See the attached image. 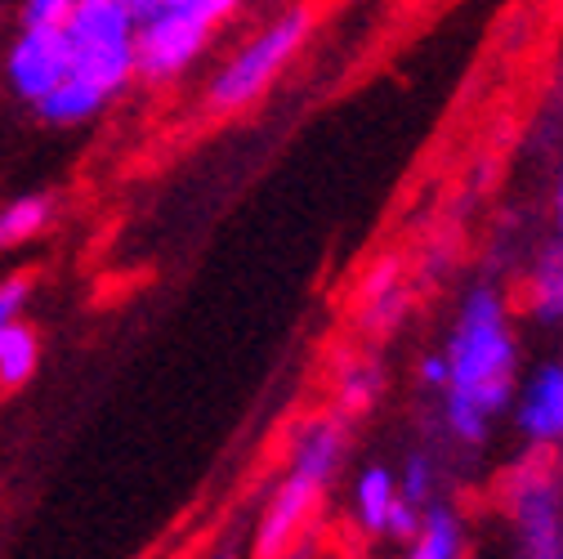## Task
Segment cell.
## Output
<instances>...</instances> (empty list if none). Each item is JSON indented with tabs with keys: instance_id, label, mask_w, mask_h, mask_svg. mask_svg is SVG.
<instances>
[{
	"instance_id": "obj_25",
	"label": "cell",
	"mask_w": 563,
	"mask_h": 559,
	"mask_svg": "<svg viewBox=\"0 0 563 559\" xmlns=\"http://www.w3.org/2000/svg\"><path fill=\"white\" fill-rule=\"evenodd\" d=\"M554 224H559V246H563V184H559V197H554Z\"/></svg>"
},
{
	"instance_id": "obj_3",
	"label": "cell",
	"mask_w": 563,
	"mask_h": 559,
	"mask_svg": "<svg viewBox=\"0 0 563 559\" xmlns=\"http://www.w3.org/2000/svg\"><path fill=\"white\" fill-rule=\"evenodd\" d=\"M134 10L130 0H81L63 23L73 45V73L95 81L108 99L139 81L134 73Z\"/></svg>"
},
{
	"instance_id": "obj_22",
	"label": "cell",
	"mask_w": 563,
	"mask_h": 559,
	"mask_svg": "<svg viewBox=\"0 0 563 559\" xmlns=\"http://www.w3.org/2000/svg\"><path fill=\"white\" fill-rule=\"evenodd\" d=\"M77 6L81 0H23V23L27 28H63Z\"/></svg>"
},
{
	"instance_id": "obj_10",
	"label": "cell",
	"mask_w": 563,
	"mask_h": 559,
	"mask_svg": "<svg viewBox=\"0 0 563 559\" xmlns=\"http://www.w3.org/2000/svg\"><path fill=\"white\" fill-rule=\"evenodd\" d=\"M103 108H108V95H103L95 81L67 73V77L36 103V117L49 121V125H81V121L99 117Z\"/></svg>"
},
{
	"instance_id": "obj_5",
	"label": "cell",
	"mask_w": 563,
	"mask_h": 559,
	"mask_svg": "<svg viewBox=\"0 0 563 559\" xmlns=\"http://www.w3.org/2000/svg\"><path fill=\"white\" fill-rule=\"evenodd\" d=\"M67 73H73V45L63 28H27L14 36L5 54V81L23 103H41Z\"/></svg>"
},
{
	"instance_id": "obj_15",
	"label": "cell",
	"mask_w": 563,
	"mask_h": 559,
	"mask_svg": "<svg viewBox=\"0 0 563 559\" xmlns=\"http://www.w3.org/2000/svg\"><path fill=\"white\" fill-rule=\"evenodd\" d=\"M532 314L541 322H563V246L545 251L532 273Z\"/></svg>"
},
{
	"instance_id": "obj_2",
	"label": "cell",
	"mask_w": 563,
	"mask_h": 559,
	"mask_svg": "<svg viewBox=\"0 0 563 559\" xmlns=\"http://www.w3.org/2000/svg\"><path fill=\"white\" fill-rule=\"evenodd\" d=\"M309 32H313V10L309 6H291L287 14H277L264 32H255L220 67V73L206 81V108L216 112V117H229V112L251 108L277 81V73H287V63L309 41Z\"/></svg>"
},
{
	"instance_id": "obj_1",
	"label": "cell",
	"mask_w": 563,
	"mask_h": 559,
	"mask_svg": "<svg viewBox=\"0 0 563 559\" xmlns=\"http://www.w3.org/2000/svg\"><path fill=\"white\" fill-rule=\"evenodd\" d=\"M448 403L443 416L456 439L483 443L492 416H501L515 398V336L506 300L492 287H474L461 300V322L448 340Z\"/></svg>"
},
{
	"instance_id": "obj_24",
	"label": "cell",
	"mask_w": 563,
	"mask_h": 559,
	"mask_svg": "<svg viewBox=\"0 0 563 559\" xmlns=\"http://www.w3.org/2000/svg\"><path fill=\"white\" fill-rule=\"evenodd\" d=\"M420 381L434 385V390H448V354H434L420 363Z\"/></svg>"
},
{
	"instance_id": "obj_8",
	"label": "cell",
	"mask_w": 563,
	"mask_h": 559,
	"mask_svg": "<svg viewBox=\"0 0 563 559\" xmlns=\"http://www.w3.org/2000/svg\"><path fill=\"white\" fill-rule=\"evenodd\" d=\"M344 457H349V430L335 421V416H305V421L287 435V470L305 474L322 487L335 483Z\"/></svg>"
},
{
	"instance_id": "obj_17",
	"label": "cell",
	"mask_w": 563,
	"mask_h": 559,
	"mask_svg": "<svg viewBox=\"0 0 563 559\" xmlns=\"http://www.w3.org/2000/svg\"><path fill=\"white\" fill-rule=\"evenodd\" d=\"M376 394H380L376 368L358 363V368H344V372H340V412H344V416L367 412V407L376 403Z\"/></svg>"
},
{
	"instance_id": "obj_13",
	"label": "cell",
	"mask_w": 563,
	"mask_h": 559,
	"mask_svg": "<svg viewBox=\"0 0 563 559\" xmlns=\"http://www.w3.org/2000/svg\"><path fill=\"white\" fill-rule=\"evenodd\" d=\"M41 368V336L23 318L0 331V390H23Z\"/></svg>"
},
{
	"instance_id": "obj_19",
	"label": "cell",
	"mask_w": 563,
	"mask_h": 559,
	"mask_svg": "<svg viewBox=\"0 0 563 559\" xmlns=\"http://www.w3.org/2000/svg\"><path fill=\"white\" fill-rule=\"evenodd\" d=\"M398 277H402V260L398 255H376L363 277H358V300H372V296H385L398 287Z\"/></svg>"
},
{
	"instance_id": "obj_6",
	"label": "cell",
	"mask_w": 563,
	"mask_h": 559,
	"mask_svg": "<svg viewBox=\"0 0 563 559\" xmlns=\"http://www.w3.org/2000/svg\"><path fill=\"white\" fill-rule=\"evenodd\" d=\"M510 515L528 555H563V502L545 465H523L510 479Z\"/></svg>"
},
{
	"instance_id": "obj_16",
	"label": "cell",
	"mask_w": 563,
	"mask_h": 559,
	"mask_svg": "<svg viewBox=\"0 0 563 559\" xmlns=\"http://www.w3.org/2000/svg\"><path fill=\"white\" fill-rule=\"evenodd\" d=\"M130 10H134V23H144L157 10H175V14H192L210 28H220L224 19H233L242 10V0H130Z\"/></svg>"
},
{
	"instance_id": "obj_11",
	"label": "cell",
	"mask_w": 563,
	"mask_h": 559,
	"mask_svg": "<svg viewBox=\"0 0 563 559\" xmlns=\"http://www.w3.org/2000/svg\"><path fill=\"white\" fill-rule=\"evenodd\" d=\"M407 550L416 559H456V555H465V524H461V515L452 506L430 502L426 511H420V528L407 541Z\"/></svg>"
},
{
	"instance_id": "obj_9",
	"label": "cell",
	"mask_w": 563,
	"mask_h": 559,
	"mask_svg": "<svg viewBox=\"0 0 563 559\" xmlns=\"http://www.w3.org/2000/svg\"><path fill=\"white\" fill-rule=\"evenodd\" d=\"M515 421L537 448L563 443V363H545L528 376L515 403Z\"/></svg>"
},
{
	"instance_id": "obj_14",
	"label": "cell",
	"mask_w": 563,
	"mask_h": 559,
	"mask_svg": "<svg viewBox=\"0 0 563 559\" xmlns=\"http://www.w3.org/2000/svg\"><path fill=\"white\" fill-rule=\"evenodd\" d=\"M54 220V201L45 193H27L0 206V251H14L23 242H32L36 233H45Z\"/></svg>"
},
{
	"instance_id": "obj_18",
	"label": "cell",
	"mask_w": 563,
	"mask_h": 559,
	"mask_svg": "<svg viewBox=\"0 0 563 559\" xmlns=\"http://www.w3.org/2000/svg\"><path fill=\"white\" fill-rule=\"evenodd\" d=\"M402 314H407V292H402V287H394V292H385V296L363 300V327H367V331H376V336L394 331Z\"/></svg>"
},
{
	"instance_id": "obj_12",
	"label": "cell",
	"mask_w": 563,
	"mask_h": 559,
	"mask_svg": "<svg viewBox=\"0 0 563 559\" xmlns=\"http://www.w3.org/2000/svg\"><path fill=\"white\" fill-rule=\"evenodd\" d=\"M394 497H398V474L385 470V465H367L354 483V524L372 537H385Z\"/></svg>"
},
{
	"instance_id": "obj_23",
	"label": "cell",
	"mask_w": 563,
	"mask_h": 559,
	"mask_svg": "<svg viewBox=\"0 0 563 559\" xmlns=\"http://www.w3.org/2000/svg\"><path fill=\"white\" fill-rule=\"evenodd\" d=\"M420 511L426 506H416V502H407L402 493L394 497V511H389V524H385V537H394V541H411L416 537V528H420Z\"/></svg>"
},
{
	"instance_id": "obj_4",
	"label": "cell",
	"mask_w": 563,
	"mask_h": 559,
	"mask_svg": "<svg viewBox=\"0 0 563 559\" xmlns=\"http://www.w3.org/2000/svg\"><path fill=\"white\" fill-rule=\"evenodd\" d=\"M216 28L192 19V14H175V10H157L134 28V73L148 86H170L179 81L188 67L206 54Z\"/></svg>"
},
{
	"instance_id": "obj_7",
	"label": "cell",
	"mask_w": 563,
	"mask_h": 559,
	"mask_svg": "<svg viewBox=\"0 0 563 559\" xmlns=\"http://www.w3.org/2000/svg\"><path fill=\"white\" fill-rule=\"evenodd\" d=\"M322 497H327L322 483L287 470V479L277 483V493L264 506V519L255 528V555H287V550H296V537L309 528V519L318 515Z\"/></svg>"
},
{
	"instance_id": "obj_21",
	"label": "cell",
	"mask_w": 563,
	"mask_h": 559,
	"mask_svg": "<svg viewBox=\"0 0 563 559\" xmlns=\"http://www.w3.org/2000/svg\"><path fill=\"white\" fill-rule=\"evenodd\" d=\"M27 300H32V277L27 273L0 277V331L27 314Z\"/></svg>"
},
{
	"instance_id": "obj_20",
	"label": "cell",
	"mask_w": 563,
	"mask_h": 559,
	"mask_svg": "<svg viewBox=\"0 0 563 559\" xmlns=\"http://www.w3.org/2000/svg\"><path fill=\"white\" fill-rule=\"evenodd\" d=\"M398 493L407 502H416V506H430L434 502V465L426 457H411L402 465V474H398Z\"/></svg>"
}]
</instances>
